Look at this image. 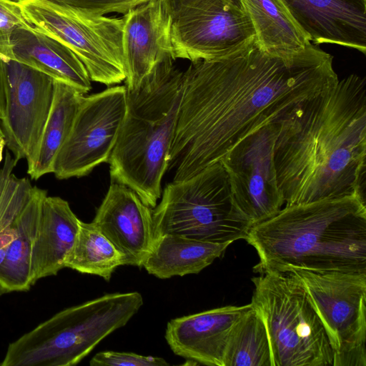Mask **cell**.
<instances>
[{"label":"cell","instance_id":"30","mask_svg":"<svg viewBox=\"0 0 366 366\" xmlns=\"http://www.w3.org/2000/svg\"><path fill=\"white\" fill-rule=\"evenodd\" d=\"M6 146V141L4 137H0V162L3 157V150Z\"/></svg>","mask_w":366,"mask_h":366},{"label":"cell","instance_id":"23","mask_svg":"<svg viewBox=\"0 0 366 366\" xmlns=\"http://www.w3.org/2000/svg\"><path fill=\"white\" fill-rule=\"evenodd\" d=\"M84 94L74 87L54 80L52 105L36 149L26 160L27 174L36 180L52 173L57 154L66 141Z\"/></svg>","mask_w":366,"mask_h":366},{"label":"cell","instance_id":"18","mask_svg":"<svg viewBox=\"0 0 366 366\" xmlns=\"http://www.w3.org/2000/svg\"><path fill=\"white\" fill-rule=\"evenodd\" d=\"M310 41L366 54V0H282Z\"/></svg>","mask_w":366,"mask_h":366},{"label":"cell","instance_id":"2","mask_svg":"<svg viewBox=\"0 0 366 366\" xmlns=\"http://www.w3.org/2000/svg\"><path fill=\"white\" fill-rule=\"evenodd\" d=\"M274 160L286 205L365 198L366 79L356 74L278 122Z\"/></svg>","mask_w":366,"mask_h":366},{"label":"cell","instance_id":"27","mask_svg":"<svg viewBox=\"0 0 366 366\" xmlns=\"http://www.w3.org/2000/svg\"><path fill=\"white\" fill-rule=\"evenodd\" d=\"M92 366H168L163 358L144 356L133 352L104 351L97 353L90 360Z\"/></svg>","mask_w":366,"mask_h":366},{"label":"cell","instance_id":"21","mask_svg":"<svg viewBox=\"0 0 366 366\" xmlns=\"http://www.w3.org/2000/svg\"><path fill=\"white\" fill-rule=\"evenodd\" d=\"M230 244L164 234L154 239L142 267L162 280L198 274L222 256Z\"/></svg>","mask_w":366,"mask_h":366},{"label":"cell","instance_id":"20","mask_svg":"<svg viewBox=\"0 0 366 366\" xmlns=\"http://www.w3.org/2000/svg\"><path fill=\"white\" fill-rule=\"evenodd\" d=\"M79 222L67 201L59 197H44L31 251L34 285L65 267L64 261L76 239Z\"/></svg>","mask_w":366,"mask_h":366},{"label":"cell","instance_id":"19","mask_svg":"<svg viewBox=\"0 0 366 366\" xmlns=\"http://www.w3.org/2000/svg\"><path fill=\"white\" fill-rule=\"evenodd\" d=\"M9 44L11 58L74 87L83 94L91 90L88 71L75 53L28 23L11 31Z\"/></svg>","mask_w":366,"mask_h":366},{"label":"cell","instance_id":"33","mask_svg":"<svg viewBox=\"0 0 366 366\" xmlns=\"http://www.w3.org/2000/svg\"><path fill=\"white\" fill-rule=\"evenodd\" d=\"M0 137H4V134L1 124H0Z\"/></svg>","mask_w":366,"mask_h":366},{"label":"cell","instance_id":"11","mask_svg":"<svg viewBox=\"0 0 366 366\" xmlns=\"http://www.w3.org/2000/svg\"><path fill=\"white\" fill-rule=\"evenodd\" d=\"M174 59L225 58L255 39L252 22L239 0H197L172 8Z\"/></svg>","mask_w":366,"mask_h":366},{"label":"cell","instance_id":"10","mask_svg":"<svg viewBox=\"0 0 366 366\" xmlns=\"http://www.w3.org/2000/svg\"><path fill=\"white\" fill-rule=\"evenodd\" d=\"M17 160L7 152L0 169V284L8 292L28 291L31 262L46 190L14 173Z\"/></svg>","mask_w":366,"mask_h":366},{"label":"cell","instance_id":"12","mask_svg":"<svg viewBox=\"0 0 366 366\" xmlns=\"http://www.w3.org/2000/svg\"><path fill=\"white\" fill-rule=\"evenodd\" d=\"M127 88L114 86L84 97L52 173L59 179L81 177L107 162L125 115Z\"/></svg>","mask_w":366,"mask_h":366},{"label":"cell","instance_id":"5","mask_svg":"<svg viewBox=\"0 0 366 366\" xmlns=\"http://www.w3.org/2000/svg\"><path fill=\"white\" fill-rule=\"evenodd\" d=\"M142 305L137 292H116L64 309L10 343L0 365H75Z\"/></svg>","mask_w":366,"mask_h":366},{"label":"cell","instance_id":"3","mask_svg":"<svg viewBox=\"0 0 366 366\" xmlns=\"http://www.w3.org/2000/svg\"><path fill=\"white\" fill-rule=\"evenodd\" d=\"M259 261L253 271L366 272L365 198L354 194L286 205L253 224L244 239Z\"/></svg>","mask_w":366,"mask_h":366},{"label":"cell","instance_id":"1","mask_svg":"<svg viewBox=\"0 0 366 366\" xmlns=\"http://www.w3.org/2000/svg\"><path fill=\"white\" fill-rule=\"evenodd\" d=\"M338 80L333 56L312 42L281 56L262 50L254 39L225 58L191 62L169 153L172 182L219 162L244 139Z\"/></svg>","mask_w":366,"mask_h":366},{"label":"cell","instance_id":"24","mask_svg":"<svg viewBox=\"0 0 366 366\" xmlns=\"http://www.w3.org/2000/svg\"><path fill=\"white\" fill-rule=\"evenodd\" d=\"M121 265L123 257L113 244L92 222L80 220L76 239L64 261L65 267L109 281Z\"/></svg>","mask_w":366,"mask_h":366},{"label":"cell","instance_id":"22","mask_svg":"<svg viewBox=\"0 0 366 366\" xmlns=\"http://www.w3.org/2000/svg\"><path fill=\"white\" fill-rule=\"evenodd\" d=\"M249 18L255 41L264 51L286 56L303 51L311 42L282 0H239Z\"/></svg>","mask_w":366,"mask_h":366},{"label":"cell","instance_id":"15","mask_svg":"<svg viewBox=\"0 0 366 366\" xmlns=\"http://www.w3.org/2000/svg\"><path fill=\"white\" fill-rule=\"evenodd\" d=\"M122 19L125 86L132 90L165 57L174 59L170 1L151 0L129 10Z\"/></svg>","mask_w":366,"mask_h":366},{"label":"cell","instance_id":"16","mask_svg":"<svg viewBox=\"0 0 366 366\" xmlns=\"http://www.w3.org/2000/svg\"><path fill=\"white\" fill-rule=\"evenodd\" d=\"M92 224L123 257V265L142 267L154 240L152 209L128 187L112 182Z\"/></svg>","mask_w":366,"mask_h":366},{"label":"cell","instance_id":"13","mask_svg":"<svg viewBox=\"0 0 366 366\" xmlns=\"http://www.w3.org/2000/svg\"><path fill=\"white\" fill-rule=\"evenodd\" d=\"M278 129V122L261 128L219 162L234 204L252 225L272 217L285 204L274 160Z\"/></svg>","mask_w":366,"mask_h":366},{"label":"cell","instance_id":"28","mask_svg":"<svg viewBox=\"0 0 366 366\" xmlns=\"http://www.w3.org/2000/svg\"><path fill=\"white\" fill-rule=\"evenodd\" d=\"M9 38V36L0 31V119L4 115L5 104L3 58L10 57Z\"/></svg>","mask_w":366,"mask_h":366},{"label":"cell","instance_id":"4","mask_svg":"<svg viewBox=\"0 0 366 366\" xmlns=\"http://www.w3.org/2000/svg\"><path fill=\"white\" fill-rule=\"evenodd\" d=\"M172 56L159 62L135 89H127L125 115L108 161L113 182L154 208L162 196L183 92L184 71Z\"/></svg>","mask_w":366,"mask_h":366},{"label":"cell","instance_id":"32","mask_svg":"<svg viewBox=\"0 0 366 366\" xmlns=\"http://www.w3.org/2000/svg\"><path fill=\"white\" fill-rule=\"evenodd\" d=\"M4 1H9V2L13 3V4H17L18 3H19V2H20V1H21L22 0H4Z\"/></svg>","mask_w":366,"mask_h":366},{"label":"cell","instance_id":"31","mask_svg":"<svg viewBox=\"0 0 366 366\" xmlns=\"http://www.w3.org/2000/svg\"><path fill=\"white\" fill-rule=\"evenodd\" d=\"M7 292V290L4 287H2L1 285H0V297Z\"/></svg>","mask_w":366,"mask_h":366},{"label":"cell","instance_id":"14","mask_svg":"<svg viewBox=\"0 0 366 366\" xmlns=\"http://www.w3.org/2000/svg\"><path fill=\"white\" fill-rule=\"evenodd\" d=\"M6 146L17 160L34 153L54 95V79L11 57L3 58Z\"/></svg>","mask_w":366,"mask_h":366},{"label":"cell","instance_id":"6","mask_svg":"<svg viewBox=\"0 0 366 366\" xmlns=\"http://www.w3.org/2000/svg\"><path fill=\"white\" fill-rule=\"evenodd\" d=\"M252 281L251 305L264 323L272 366H333L330 340L300 282L276 272Z\"/></svg>","mask_w":366,"mask_h":366},{"label":"cell","instance_id":"7","mask_svg":"<svg viewBox=\"0 0 366 366\" xmlns=\"http://www.w3.org/2000/svg\"><path fill=\"white\" fill-rule=\"evenodd\" d=\"M152 217L154 239L177 234L232 243L245 239L252 226L233 202L221 162L187 179L169 183L160 202L152 209Z\"/></svg>","mask_w":366,"mask_h":366},{"label":"cell","instance_id":"29","mask_svg":"<svg viewBox=\"0 0 366 366\" xmlns=\"http://www.w3.org/2000/svg\"><path fill=\"white\" fill-rule=\"evenodd\" d=\"M197 0H169L172 8L177 6L181 4L190 3Z\"/></svg>","mask_w":366,"mask_h":366},{"label":"cell","instance_id":"25","mask_svg":"<svg viewBox=\"0 0 366 366\" xmlns=\"http://www.w3.org/2000/svg\"><path fill=\"white\" fill-rule=\"evenodd\" d=\"M223 366H272L267 332L252 305L232 330Z\"/></svg>","mask_w":366,"mask_h":366},{"label":"cell","instance_id":"9","mask_svg":"<svg viewBox=\"0 0 366 366\" xmlns=\"http://www.w3.org/2000/svg\"><path fill=\"white\" fill-rule=\"evenodd\" d=\"M334 351L333 366L366 365V272L295 270Z\"/></svg>","mask_w":366,"mask_h":366},{"label":"cell","instance_id":"26","mask_svg":"<svg viewBox=\"0 0 366 366\" xmlns=\"http://www.w3.org/2000/svg\"><path fill=\"white\" fill-rule=\"evenodd\" d=\"M23 1V0H22ZM95 16L109 13L126 14L131 9L151 0H46Z\"/></svg>","mask_w":366,"mask_h":366},{"label":"cell","instance_id":"17","mask_svg":"<svg viewBox=\"0 0 366 366\" xmlns=\"http://www.w3.org/2000/svg\"><path fill=\"white\" fill-rule=\"evenodd\" d=\"M251 307L227 305L171 320L165 339L176 355L194 364L223 366L232 330Z\"/></svg>","mask_w":366,"mask_h":366},{"label":"cell","instance_id":"8","mask_svg":"<svg viewBox=\"0 0 366 366\" xmlns=\"http://www.w3.org/2000/svg\"><path fill=\"white\" fill-rule=\"evenodd\" d=\"M17 5L30 26L75 53L91 81L110 86L125 80L122 17L92 15L46 0Z\"/></svg>","mask_w":366,"mask_h":366}]
</instances>
